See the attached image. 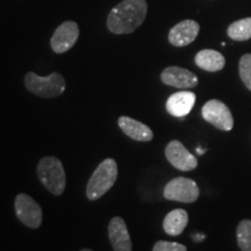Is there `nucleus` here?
<instances>
[{
  "label": "nucleus",
  "mask_w": 251,
  "mask_h": 251,
  "mask_svg": "<svg viewBox=\"0 0 251 251\" xmlns=\"http://www.w3.org/2000/svg\"><path fill=\"white\" fill-rule=\"evenodd\" d=\"M148 12L146 0H124L109 12L108 29L114 34H130L144 23Z\"/></svg>",
  "instance_id": "obj_1"
},
{
  "label": "nucleus",
  "mask_w": 251,
  "mask_h": 251,
  "mask_svg": "<svg viewBox=\"0 0 251 251\" xmlns=\"http://www.w3.org/2000/svg\"><path fill=\"white\" fill-rule=\"evenodd\" d=\"M118 174V164L113 158H106L100 163L87 183V199L93 201L107 193L117 181Z\"/></svg>",
  "instance_id": "obj_2"
},
{
  "label": "nucleus",
  "mask_w": 251,
  "mask_h": 251,
  "mask_svg": "<svg viewBox=\"0 0 251 251\" xmlns=\"http://www.w3.org/2000/svg\"><path fill=\"white\" fill-rule=\"evenodd\" d=\"M37 176L41 184L54 196H62L67 185L65 171L62 162L52 156L40 159L37 164Z\"/></svg>",
  "instance_id": "obj_3"
},
{
  "label": "nucleus",
  "mask_w": 251,
  "mask_h": 251,
  "mask_svg": "<svg viewBox=\"0 0 251 251\" xmlns=\"http://www.w3.org/2000/svg\"><path fill=\"white\" fill-rule=\"evenodd\" d=\"M25 85L30 93L41 98H56L65 91V79L58 72H52L47 77L28 72L25 77Z\"/></svg>",
  "instance_id": "obj_4"
},
{
  "label": "nucleus",
  "mask_w": 251,
  "mask_h": 251,
  "mask_svg": "<svg viewBox=\"0 0 251 251\" xmlns=\"http://www.w3.org/2000/svg\"><path fill=\"white\" fill-rule=\"evenodd\" d=\"M164 198L168 200L185 203H192L199 198L200 191L197 183L190 178L177 177L166 184Z\"/></svg>",
  "instance_id": "obj_5"
},
{
  "label": "nucleus",
  "mask_w": 251,
  "mask_h": 251,
  "mask_svg": "<svg viewBox=\"0 0 251 251\" xmlns=\"http://www.w3.org/2000/svg\"><path fill=\"white\" fill-rule=\"evenodd\" d=\"M14 209L18 219L28 228L37 229L42 225L43 213L41 206L30 196L20 193L15 197Z\"/></svg>",
  "instance_id": "obj_6"
},
{
  "label": "nucleus",
  "mask_w": 251,
  "mask_h": 251,
  "mask_svg": "<svg viewBox=\"0 0 251 251\" xmlns=\"http://www.w3.org/2000/svg\"><path fill=\"white\" fill-rule=\"evenodd\" d=\"M202 118L220 130L229 131L234 127V118L227 105L220 100L207 101L201 109Z\"/></svg>",
  "instance_id": "obj_7"
},
{
  "label": "nucleus",
  "mask_w": 251,
  "mask_h": 251,
  "mask_svg": "<svg viewBox=\"0 0 251 251\" xmlns=\"http://www.w3.org/2000/svg\"><path fill=\"white\" fill-rule=\"evenodd\" d=\"M79 37V27L74 21H65L57 27L50 40V45L56 54H63L76 45Z\"/></svg>",
  "instance_id": "obj_8"
},
{
  "label": "nucleus",
  "mask_w": 251,
  "mask_h": 251,
  "mask_svg": "<svg viewBox=\"0 0 251 251\" xmlns=\"http://www.w3.org/2000/svg\"><path fill=\"white\" fill-rule=\"evenodd\" d=\"M165 156L169 163L180 171H192L198 166V159L177 140L166 146Z\"/></svg>",
  "instance_id": "obj_9"
},
{
  "label": "nucleus",
  "mask_w": 251,
  "mask_h": 251,
  "mask_svg": "<svg viewBox=\"0 0 251 251\" xmlns=\"http://www.w3.org/2000/svg\"><path fill=\"white\" fill-rule=\"evenodd\" d=\"M108 237L114 251L133 250V243H131L127 225L120 216H115L109 221Z\"/></svg>",
  "instance_id": "obj_10"
},
{
  "label": "nucleus",
  "mask_w": 251,
  "mask_h": 251,
  "mask_svg": "<svg viewBox=\"0 0 251 251\" xmlns=\"http://www.w3.org/2000/svg\"><path fill=\"white\" fill-rule=\"evenodd\" d=\"M161 79L165 85L177 89H192L198 85V77L193 72L179 67H169L162 72Z\"/></svg>",
  "instance_id": "obj_11"
},
{
  "label": "nucleus",
  "mask_w": 251,
  "mask_h": 251,
  "mask_svg": "<svg viewBox=\"0 0 251 251\" xmlns=\"http://www.w3.org/2000/svg\"><path fill=\"white\" fill-rule=\"evenodd\" d=\"M200 26L194 20H184L171 28L169 42L175 47H186L197 39Z\"/></svg>",
  "instance_id": "obj_12"
},
{
  "label": "nucleus",
  "mask_w": 251,
  "mask_h": 251,
  "mask_svg": "<svg viewBox=\"0 0 251 251\" xmlns=\"http://www.w3.org/2000/svg\"><path fill=\"white\" fill-rule=\"evenodd\" d=\"M196 103V94L190 91L174 93L166 100V111L176 118H183L192 111Z\"/></svg>",
  "instance_id": "obj_13"
},
{
  "label": "nucleus",
  "mask_w": 251,
  "mask_h": 251,
  "mask_svg": "<svg viewBox=\"0 0 251 251\" xmlns=\"http://www.w3.org/2000/svg\"><path fill=\"white\" fill-rule=\"evenodd\" d=\"M118 125L120 129L130 137L131 140L139 141V142H149L153 139V133L147 125L135 120L129 117L119 118Z\"/></svg>",
  "instance_id": "obj_14"
},
{
  "label": "nucleus",
  "mask_w": 251,
  "mask_h": 251,
  "mask_svg": "<svg viewBox=\"0 0 251 251\" xmlns=\"http://www.w3.org/2000/svg\"><path fill=\"white\" fill-rule=\"evenodd\" d=\"M196 64L200 69L209 72H216L225 68L226 59L224 55L212 49H203L199 51L194 58Z\"/></svg>",
  "instance_id": "obj_15"
},
{
  "label": "nucleus",
  "mask_w": 251,
  "mask_h": 251,
  "mask_svg": "<svg viewBox=\"0 0 251 251\" xmlns=\"http://www.w3.org/2000/svg\"><path fill=\"white\" fill-rule=\"evenodd\" d=\"M188 224V214L185 209H174L165 216L163 221L164 231L170 236H178L186 228Z\"/></svg>",
  "instance_id": "obj_16"
},
{
  "label": "nucleus",
  "mask_w": 251,
  "mask_h": 251,
  "mask_svg": "<svg viewBox=\"0 0 251 251\" xmlns=\"http://www.w3.org/2000/svg\"><path fill=\"white\" fill-rule=\"evenodd\" d=\"M228 36L235 41H247L251 39V18L235 21L228 28Z\"/></svg>",
  "instance_id": "obj_17"
},
{
  "label": "nucleus",
  "mask_w": 251,
  "mask_h": 251,
  "mask_svg": "<svg viewBox=\"0 0 251 251\" xmlns=\"http://www.w3.org/2000/svg\"><path fill=\"white\" fill-rule=\"evenodd\" d=\"M237 244L242 251H251V220H243L236 229Z\"/></svg>",
  "instance_id": "obj_18"
},
{
  "label": "nucleus",
  "mask_w": 251,
  "mask_h": 251,
  "mask_svg": "<svg viewBox=\"0 0 251 251\" xmlns=\"http://www.w3.org/2000/svg\"><path fill=\"white\" fill-rule=\"evenodd\" d=\"M240 76L248 89L251 91V54H246L240 59Z\"/></svg>",
  "instance_id": "obj_19"
},
{
  "label": "nucleus",
  "mask_w": 251,
  "mask_h": 251,
  "mask_svg": "<svg viewBox=\"0 0 251 251\" xmlns=\"http://www.w3.org/2000/svg\"><path fill=\"white\" fill-rule=\"evenodd\" d=\"M152 251H187V248L177 242L158 241L153 246Z\"/></svg>",
  "instance_id": "obj_20"
},
{
  "label": "nucleus",
  "mask_w": 251,
  "mask_h": 251,
  "mask_svg": "<svg viewBox=\"0 0 251 251\" xmlns=\"http://www.w3.org/2000/svg\"><path fill=\"white\" fill-rule=\"evenodd\" d=\"M203 238H205V235H202V234L193 235V240L197 241V242H200V241H202Z\"/></svg>",
  "instance_id": "obj_21"
},
{
  "label": "nucleus",
  "mask_w": 251,
  "mask_h": 251,
  "mask_svg": "<svg viewBox=\"0 0 251 251\" xmlns=\"http://www.w3.org/2000/svg\"><path fill=\"white\" fill-rule=\"evenodd\" d=\"M79 251H93V250H91V249H87V248H84V249H81V250H79Z\"/></svg>",
  "instance_id": "obj_22"
}]
</instances>
